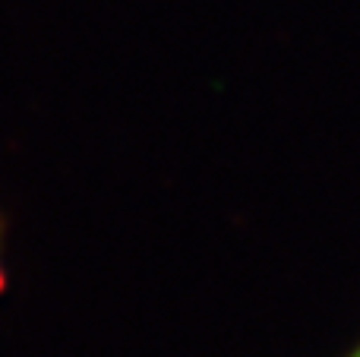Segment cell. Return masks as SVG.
<instances>
[{
  "instance_id": "1",
  "label": "cell",
  "mask_w": 360,
  "mask_h": 357,
  "mask_svg": "<svg viewBox=\"0 0 360 357\" xmlns=\"http://www.w3.org/2000/svg\"><path fill=\"white\" fill-rule=\"evenodd\" d=\"M4 288H6V278H4V272H0V294H4Z\"/></svg>"
}]
</instances>
